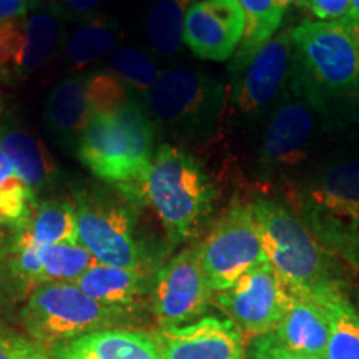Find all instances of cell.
<instances>
[{
  "label": "cell",
  "mask_w": 359,
  "mask_h": 359,
  "mask_svg": "<svg viewBox=\"0 0 359 359\" xmlns=\"http://www.w3.org/2000/svg\"><path fill=\"white\" fill-rule=\"evenodd\" d=\"M155 125L145 107L130 102L110 115H95L79 147L82 163L132 205H145L143 183L154 160Z\"/></svg>",
  "instance_id": "1"
},
{
  "label": "cell",
  "mask_w": 359,
  "mask_h": 359,
  "mask_svg": "<svg viewBox=\"0 0 359 359\" xmlns=\"http://www.w3.org/2000/svg\"><path fill=\"white\" fill-rule=\"evenodd\" d=\"M296 88L320 110V102L346 97L359 85V15L304 20L291 29Z\"/></svg>",
  "instance_id": "2"
},
{
  "label": "cell",
  "mask_w": 359,
  "mask_h": 359,
  "mask_svg": "<svg viewBox=\"0 0 359 359\" xmlns=\"http://www.w3.org/2000/svg\"><path fill=\"white\" fill-rule=\"evenodd\" d=\"M263 251L290 293L313 298L344 283L336 275L331 253L290 206L259 198L251 203Z\"/></svg>",
  "instance_id": "3"
},
{
  "label": "cell",
  "mask_w": 359,
  "mask_h": 359,
  "mask_svg": "<svg viewBox=\"0 0 359 359\" xmlns=\"http://www.w3.org/2000/svg\"><path fill=\"white\" fill-rule=\"evenodd\" d=\"M293 206L318 241L359 273V160L314 173L296 190Z\"/></svg>",
  "instance_id": "4"
},
{
  "label": "cell",
  "mask_w": 359,
  "mask_h": 359,
  "mask_svg": "<svg viewBox=\"0 0 359 359\" xmlns=\"http://www.w3.org/2000/svg\"><path fill=\"white\" fill-rule=\"evenodd\" d=\"M143 196L154 206L170 240L180 243L195 236L208 219L217 188L195 156L165 143L155 150Z\"/></svg>",
  "instance_id": "5"
},
{
  "label": "cell",
  "mask_w": 359,
  "mask_h": 359,
  "mask_svg": "<svg viewBox=\"0 0 359 359\" xmlns=\"http://www.w3.org/2000/svg\"><path fill=\"white\" fill-rule=\"evenodd\" d=\"M130 316L132 309L103 306L74 283H47L32 291L22 311V323L34 341L55 348L79 336L114 327Z\"/></svg>",
  "instance_id": "6"
},
{
  "label": "cell",
  "mask_w": 359,
  "mask_h": 359,
  "mask_svg": "<svg viewBox=\"0 0 359 359\" xmlns=\"http://www.w3.org/2000/svg\"><path fill=\"white\" fill-rule=\"evenodd\" d=\"M224 100L223 85L203 72L172 67L160 72L145 95L154 125L178 137H201L213 128Z\"/></svg>",
  "instance_id": "7"
},
{
  "label": "cell",
  "mask_w": 359,
  "mask_h": 359,
  "mask_svg": "<svg viewBox=\"0 0 359 359\" xmlns=\"http://www.w3.org/2000/svg\"><path fill=\"white\" fill-rule=\"evenodd\" d=\"M198 257L210 290L217 293L268 263L251 205L233 203L200 243Z\"/></svg>",
  "instance_id": "8"
},
{
  "label": "cell",
  "mask_w": 359,
  "mask_h": 359,
  "mask_svg": "<svg viewBox=\"0 0 359 359\" xmlns=\"http://www.w3.org/2000/svg\"><path fill=\"white\" fill-rule=\"evenodd\" d=\"M135 205L102 193L75 195L79 241L97 263L142 269V250L135 240Z\"/></svg>",
  "instance_id": "9"
},
{
  "label": "cell",
  "mask_w": 359,
  "mask_h": 359,
  "mask_svg": "<svg viewBox=\"0 0 359 359\" xmlns=\"http://www.w3.org/2000/svg\"><path fill=\"white\" fill-rule=\"evenodd\" d=\"M291 299L290 290L269 263L253 268L231 288L217 293L215 302L243 334L273 333L285 316Z\"/></svg>",
  "instance_id": "10"
},
{
  "label": "cell",
  "mask_w": 359,
  "mask_h": 359,
  "mask_svg": "<svg viewBox=\"0 0 359 359\" xmlns=\"http://www.w3.org/2000/svg\"><path fill=\"white\" fill-rule=\"evenodd\" d=\"M212 290L201 268L198 248H187L156 273L150 309L160 326H183L208 309Z\"/></svg>",
  "instance_id": "11"
},
{
  "label": "cell",
  "mask_w": 359,
  "mask_h": 359,
  "mask_svg": "<svg viewBox=\"0 0 359 359\" xmlns=\"http://www.w3.org/2000/svg\"><path fill=\"white\" fill-rule=\"evenodd\" d=\"M291 29L269 39L246 64L233 72V102L246 116L262 115L276 100L293 72Z\"/></svg>",
  "instance_id": "12"
},
{
  "label": "cell",
  "mask_w": 359,
  "mask_h": 359,
  "mask_svg": "<svg viewBox=\"0 0 359 359\" xmlns=\"http://www.w3.org/2000/svg\"><path fill=\"white\" fill-rule=\"evenodd\" d=\"M151 338L160 359H246L245 334L230 318L160 326Z\"/></svg>",
  "instance_id": "13"
},
{
  "label": "cell",
  "mask_w": 359,
  "mask_h": 359,
  "mask_svg": "<svg viewBox=\"0 0 359 359\" xmlns=\"http://www.w3.org/2000/svg\"><path fill=\"white\" fill-rule=\"evenodd\" d=\"M245 34L238 0L193 2L183 22V43L205 60L224 62L235 55Z\"/></svg>",
  "instance_id": "14"
},
{
  "label": "cell",
  "mask_w": 359,
  "mask_h": 359,
  "mask_svg": "<svg viewBox=\"0 0 359 359\" xmlns=\"http://www.w3.org/2000/svg\"><path fill=\"white\" fill-rule=\"evenodd\" d=\"M316 107L303 93L276 107L269 116L259 148L263 168L283 172L298 167L306 158L316 130Z\"/></svg>",
  "instance_id": "15"
},
{
  "label": "cell",
  "mask_w": 359,
  "mask_h": 359,
  "mask_svg": "<svg viewBox=\"0 0 359 359\" xmlns=\"http://www.w3.org/2000/svg\"><path fill=\"white\" fill-rule=\"evenodd\" d=\"M0 148L15 173L35 195L58 183L60 170L50 151L15 118L0 122Z\"/></svg>",
  "instance_id": "16"
},
{
  "label": "cell",
  "mask_w": 359,
  "mask_h": 359,
  "mask_svg": "<svg viewBox=\"0 0 359 359\" xmlns=\"http://www.w3.org/2000/svg\"><path fill=\"white\" fill-rule=\"evenodd\" d=\"M85 82V77L64 79L52 88L45 102V127L62 147L79 150L80 142L95 116L90 107Z\"/></svg>",
  "instance_id": "17"
},
{
  "label": "cell",
  "mask_w": 359,
  "mask_h": 359,
  "mask_svg": "<svg viewBox=\"0 0 359 359\" xmlns=\"http://www.w3.org/2000/svg\"><path fill=\"white\" fill-rule=\"evenodd\" d=\"M50 359H160L151 336L107 327L52 348Z\"/></svg>",
  "instance_id": "18"
},
{
  "label": "cell",
  "mask_w": 359,
  "mask_h": 359,
  "mask_svg": "<svg viewBox=\"0 0 359 359\" xmlns=\"http://www.w3.org/2000/svg\"><path fill=\"white\" fill-rule=\"evenodd\" d=\"M327 333L325 309L313 299L293 293L285 316L273 331L283 346L309 359H325Z\"/></svg>",
  "instance_id": "19"
},
{
  "label": "cell",
  "mask_w": 359,
  "mask_h": 359,
  "mask_svg": "<svg viewBox=\"0 0 359 359\" xmlns=\"http://www.w3.org/2000/svg\"><path fill=\"white\" fill-rule=\"evenodd\" d=\"M65 19L53 4L30 11L24 20V43L15 74H32L65 45Z\"/></svg>",
  "instance_id": "20"
},
{
  "label": "cell",
  "mask_w": 359,
  "mask_h": 359,
  "mask_svg": "<svg viewBox=\"0 0 359 359\" xmlns=\"http://www.w3.org/2000/svg\"><path fill=\"white\" fill-rule=\"evenodd\" d=\"M309 299L320 304L327 316L325 359H359V311L349 299L346 285L338 283Z\"/></svg>",
  "instance_id": "21"
},
{
  "label": "cell",
  "mask_w": 359,
  "mask_h": 359,
  "mask_svg": "<svg viewBox=\"0 0 359 359\" xmlns=\"http://www.w3.org/2000/svg\"><path fill=\"white\" fill-rule=\"evenodd\" d=\"M145 271L97 263L74 285L93 302L109 308L133 309L145 293Z\"/></svg>",
  "instance_id": "22"
},
{
  "label": "cell",
  "mask_w": 359,
  "mask_h": 359,
  "mask_svg": "<svg viewBox=\"0 0 359 359\" xmlns=\"http://www.w3.org/2000/svg\"><path fill=\"white\" fill-rule=\"evenodd\" d=\"M245 15V34L231 70L241 69L280 30L286 7L281 0H238Z\"/></svg>",
  "instance_id": "23"
},
{
  "label": "cell",
  "mask_w": 359,
  "mask_h": 359,
  "mask_svg": "<svg viewBox=\"0 0 359 359\" xmlns=\"http://www.w3.org/2000/svg\"><path fill=\"white\" fill-rule=\"evenodd\" d=\"M19 231H24L39 246L80 243L77 212L74 205L64 200L40 201L35 206L32 219Z\"/></svg>",
  "instance_id": "24"
},
{
  "label": "cell",
  "mask_w": 359,
  "mask_h": 359,
  "mask_svg": "<svg viewBox=\"0 0 359 359\" xmlns=\"http://www.w3.org/2000/svg\"><path fill=\"white\" fill-rule=\"evenodd\" d=\"M118 29L107 17L92 15L80 20L65 39V57L72 67H85L97 62L114 50Z\"/></svg>",
  "instance_id": "25"
},
{
  "label": "cell",
  "mask_w": 359,
  "mask_h": 359,
  "mask_svg": "<svg viewBox=\"0 0 359 359\" xmlns=\"http://www.w3.org/2000/svg\"><path fill=\"white\" fill-rule=\"evenodd\" d=\"M191 0H155L147 15V39L156 53L172 57L183 42V22Z\"/></svg>",
  "instance_id": "26"
},
{
  "label": "cell",
  "mask_w": 359,
  "mask_h": 359,
  "mask_svg": "<svg viewBox=\"0 0 359 359\" xmlns=\"http://www.w3.org/2000/svg\"><path fill=\"white\" fill-rule=\"evenodd\" d=\"M37 203L35 193L22 182L0 148V224L13 233L22 230L32 219Z\"/></svg>",
  "instance_id": "27"
},
{
  "label": "cell",
  "mask_w": 359,
  "mask_h": 359,
  "mask_svg": "<svg viewBox=\"0 0 359 359\" xmlns=\"http://www.w3.org/2000/svg\"><path fill=\"white\" fill-rule=\"evenodd\" d=\"M42 285L47 283H74L95 266L97 259L80 243H58L40 246Z\"/></svg>",
  "instance_id": "28"
},
{
  "label": "cell",
  "mask_w": 359,
  "mask_h": 359,
  "mask_svg": "<svg viewBox=\"0 0 359 359\" xmlns=\"http://www.w3.org/2000/svg\"><path fill=\"white\" fill-rule=\"evenodd\" d=\"M110 70L116 79L122 80L130 92L133 90L143 97L160 75L151 53L137 47H125L111 53Z\"/></svg>",
  "instance_id": "29"
},
{
  "label": "cell",
  "mask_w": 359,
  "mask_h": 359,
  "mask_svg": "<svg viewBox=\"0 0 359 359\" xmlns=\"http://www.w3.org/2000/svg\"><path fill=\"white\" fill-rule=\"evenodd\" d=\"M87 79V97L93 115H110L132 102L130 90L111 72H95Z\"/></svg>",
  "instance_id": "30"
},
{
  "label": "cell",
  "mask_w": 359,
  "mask_h": 359,
  "mask_svg": "<svg viewBox=\"0 0 359 359\" xmlns=\"http://www.w3.org/2000/svg\"><path fill=\"white\" fill-rule=\"evenodd\" d=\"M24 20L0 22V64L8 70H15L24 43Z\"/></svg>",
  "instance_id": "31"
},
{
  "label": "cell",
  "mask_w": 359,
  "mask_h": 359,
  "mask_svg": "<svg viewBox=\"0 0 359 359\" xmlns=\"http://www.w3.org/2000/svg\"><path fill=\"white\" fill-rule=\"evenodd\" d=\"M0 359H50V353L34 339L0 334Z\"/></svg>",
  "instance_id": "32"
},
{
  "label": "cell",
  "mask_w": 359,
  "mask_h": 359,
  "mask_svg": "<svg viewBox=\"0 0 359 359\" xmlns=\"http://www.w3.org/2000/svg\"><path fill=\"white\" fill-rule=\"evenodd\" d=\"M246 359H309L299 356L288 348H285L273 333L258 336L251 341Z\"/></svg>",
  "instance_id": "33"
},
{
  "label": "cell",
  "mask_w": 359,
  "mask_h": 359,
  "mask_svg": "<svg viewBox=\"0 0 359 359\" xmlns=\"http://www.w3.org/2000/svg\"><path fill=\"white\" fill-rule=\"evenodd\" d=\"M299 7L308 8L321 22L339 20L354 13L351 0H302Z\"/></svg>",
  "instance_id": "34"
},
{
  "label": "cell",
  "mask_w": 359,
  "mask_h": 359,
  "mask_svg": "<svg viewBox=\"0 0 359 359\" xmlns=\"http://www.w3.org/2000/svg\"><path fill=\"white\" fill-rule=\"evenodd\" d=\"M57 11L67 20H85L95 15L100 0H52Z\"/></svg>",
  "instance_id": "35"
},
{
  "label": "cell",
  "mask_w": 359,
  "mask_h": 359,
  "mask_svg": "<svg viewBox=\"0 0 359 359\" xmlns=\"http://www.w3.org/2000/svg\"><path fill=\"white\" fill-rule=\"evenodd\" d=\"M29 15L27 0H0V22L25 19Z\"/></svg>",
  "instance_id": "36"
},
{
  "label": "cell",
  "mask_w": 359,
  "mask_h": 359,
  "mask_svg": "<svg viewBox=\"0 0 359 359\" xmlns=\"http://www.w3.org/2000/svg\"><path fill=\"white\" fill-rule=\"evenodd\" d=\"M4 275H6V248H4L2 231H0V285L4 281Z\"/></svg>",
  "instance_id": "37"
},
{
  "label": "cell",
  "mask_w": 359,
  "mask_h": 359,
  "mask_svg": "<svg viewBox=\"0 0 359 359\" xmlns=\"http://www.w3.org/2000/svg\"><path fill=\"white\" fill-rule=\"evenodd\" d=\"M13 72L0 64V85H11L13 82Z\"/></svg>",
  "instance_id": "38"
},
{
  "label": "cell",
  "mask_w": 359,
  "mask_h": 359,
  "mask_svg": "<svg viewBox=\"0 0 359 359\" xmlns=\"http://www.w3.org/2000/svg\"><path fill=\"white\" fill-rule=\"evenodd\" d=\"M52 0H27V6H29V12L30 11H35V8L42 7V6H47V4H50Z\"/></svg>",
  "instance_id": "39"
},
{
  "label": "cell",
  "mask_w": 359,
  "mask_h": 359,
  "mask_svg": "<svg viewBox=\"0 0 359 359\" xmlns=\"http://www.w3.org/2000/svg\"><path fill=\"white\" fill-rule=\"evenodd\" d=\"M283 4H285V7L288 8V6H299L302 4V0H281Z\"/></svg>",
  "instance_id": "40"
},
{
  "label": "cell",
  "mask_w": 359,
  "mask_h": 359,
  "mask_svg": "<svg viewBox=\"0 0 359 359\" xmlns=\"http://www.w3.org/2000/svg\"><path fill=\"white\" fill-rule=\"evenodd\" d=\"M351 4H353V11L359 15V0H351Z\"/></svg>",
  "instance_id": "41"
},
{
  "label": "cell",
  "mask_w": 359,
  "mask_h": 359,
  "mask_svg": "<svg viewBox=\"0 0 359 359\" xmlns=\"http://www.w3.org/2000/svg\"><path fill=\"white\" fill-rule=\"evenodd\" d=\"M4 110V100H2V95H0V111Z\"/></svg>",
  "instance_id": "42"
},
{
  "label": "cell",
  "mask_w": 359,
  "mask_h": 359,
  "mask_svg": "<svg viewBox=\"0 0 359 359\" xmlns=\"http://www.w3.org/2000/svg\"><path fill=\"white\" fill-rule=\"evenodd\" d=\"M191 2H200V0H191Z\"/></svg>",
  "instance_id": "43"
}]
</instances>
